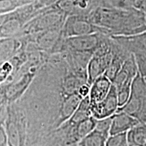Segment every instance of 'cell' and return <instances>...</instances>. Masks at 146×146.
Here are the masks:
<instances>
[{
    "label": "cell",
    "instance_id": "obj_25",
    "mask_svg": "<svg viewBox=\"0 0 146 146\" xmlns=\"http://www.w3.org/2000/svg\"><path fill=\"white\" fill-rule=\"evenodd\" d=\"M109 4L118 8L129 9L133 8L135 0H106Z\"/></svg>",
    "mask_w": 146,
    "mask_h": 146
},
{
    "label": "cell",
    "instance_id": "obj_1",
    "mask_svg": "<svg viewBox=\"0 0 146 146\" xmlns=\"http://www.w3.org/2000/svg\"><path fill=\"white\" fill-rule=\"evenodd\" d=\"M145 16L146 14L135 8H118L104 0L87 18L106 30L109 36H131L145 31Z\"/></svg>",
    "mask_w": 146,
    "mask_h": 146
},
{
    "label": "cell",
    "instance_id": "obj_16",
    "mask_svg": "<svg viewBox=\"0 0 146 146\" xmlns=\"http://www.w3.org/2000/svg\"><path fill=\"white\" fill-rule=\"evenodd\" d=\"M90 116H91V102L89 96H87L82 99L81 103L79 104L77 109L76 110L72 116L61 126L72 127Z\"/></svg>",
    "mask_w": 146,
    "mask_h": 146
},
{
    "label": "cell",
    "instance_id": "obj_14",
    "mask_svg": "<svg viewBox=\"0 0 146 146\" xmlns=\"http://www.w3.org/2000/svg\"><path fill=\"white\" fill-rule=\"evenodd\" d=\"M140 123L138 120L123 111H117L112 115L110 135L127 133Z\"/></svg>",
    "mask_w": 146,
    "mask_h": 146
},
{
    "label": "cell",
    "instance_id": "obj_9",
    "mask_svg": "<svg viewBox=\"0 0 146 146\" xmlns=\"http://www.w3.org/2000/svg\"><path fill=\"white\" fill-rule=\"evenodd\" d=\"M118 109L117 90L113 84L104 99L98 103L91 104V116L97 120L112 116L117 112Z\"/></svg>",
    "mask_w": 146,
    "mask_h": 146
},
{
    "label": "cell",
    "instance_id": "obj_17",
    "mask_svg": "<svg viewBox=\"0 0 146 146\" xmlns=\"http://www.w3.org/2000/svg\"><path fill=\"white\" fill-rule=\"evenodd\" d=\"M128 146H146V123H139L127 133Z\"/></svg>",
    "mask_w": 146,
    "mask_h": 146
},
{
    "label": "cell",
    "instance_id": "obj_19",
    "mask_svg": "<svg viewBox=\"0 0 146 146\" xmlns=\"http://www.w3.org/2000/svg\"><path fill=\"white\" fill-rule=\"evenodd\" d=\"M36 0H0V15L14 12L21 7L30 4Z\"/></svg>",
    "mask_w": 146,
    "mask_h": 146
},
{
    "label": "cell",
    "instance_id": "obj_15",
    "mask_svg": "<svg viewBox=\"0 0 146 146\" xmlns=\"http://www.w3.org/2000/svg\"><path fill=\"white\" fill-rule=\"evenodd\" d=\"M112 83L104 74L100 76L91 84L89 96L91 104L98 103L108 94Z\"/></svg>",
    "mask_w": 146,
    "mask_h": 146
},
{
    "label": "cell",
    "instance_id": "obj_24",
    "mask_svg": "<svg viewBox=\"0 0 146 146\" xmlns=\"http://www.w3.org/2000/svg\"><path fill=\"white\" fill-rule=\"evenodd\" d=\"M112 116L102 118V119H96V125L95 129L104 133V134L110 135V130L111 125H112Z\"/></svg>",
    "mask_w": 146,
    "mask_h": 146
},
{
    "label": "cell",
    "instance_id": "obj_4",
    "mask_svg": "<svg viewBox=\"0 0 146 146\" xmlns=\"http://www.w3.org/2000/svg\"><path fill=\"white\" fill-rule=\"evenodd\" d=\"M117 111H123L135 118L140 123H146V84L145 78L139 73L133 81L129 100Z\"/></svg>",
    "mask_w": 146,
    "mask_h": 146
},
{
    "label": "cell",
    "instance_id": "obj_18",
    "mask_svg": "<svg viewBox=\"0 0 146 146\" xmlns=\"http://www.w3.org/2000/svg\"><path fill=\"white\" fill-rule=\"evenodd\" d=\"M109 136L94 129L82 139L76 146H105Z\"/></svg>",
    "mask_w": 146,
    "mask_h": 146
},
{
    "label": "cell",
    "instance_id": "obj_10",
    "mask_svg": "<svg viewBox=\"0 0 146 146\" xmlns=\"http://www.w3.org/2000/svg\"><path fill=\"white\" fill-rule=\"evenodd\" d=\"M27 43L28 40L25 36L0 38V65L25 50Z\"/></svg>",
    "mask_w": 146,
    "mask_h": 146
},
{
    "label": "cell",
    "instance_id": "obj_8",
    "mask_svg": "<svg viewBox=\"0 0 146 146\" xmlns=\"http://www.w3.org/2000/svg\"><path fill=\"white\" fill-rule=\"evenodd\" d=\"M104 0H57L52 4L67 16H87Z\"/></svg>",
    "mask_w": 146,
    "mask_h": 146
},
{
    "label": "cell",
    "instance_id": "obj_5",
    "mask_svg": "<svg viewBox=\"0 0 146 146\" xmlns=\"http://www.w3.org/2000/svg\"><path fill=\"white\" fill-rule=\"evenodd\" d=\"M41 65L42 64L27 60L26 64L22 67L25 72L17 73L16 75H19V77H14L12 81L5 84L8 104L14 103L23 96L32 83Z\"/></svg>",
    "mask_w": 146,
    "mask_h": 146
},
{
    "label": "cell",
    "instance_id": "obj_3",
    "mask_svg": "<svg viewBox=\"0 0 146 146\" xmlns=\"http://www.w3.org/2000/svg\"><path fill=\"white\" fill-rule=\"evenodd\" d=\"M14 103L7 104L4 122L8 146H27V123L25 115L16 108Z\"/></svg>",
    "mask_w": 146,
    "mask_h": 146
},
{
    "label": "cell",
    "instance_id": "obj_23",
    "mask_svg": "<svg viewBox=\"0 0 146 146\" xmlns=\"http://www.w3.org/2000/svg\"><path fill=\"white\" fill-rule=\"evenodd\" d=\"M134 55L138 73L143 78H146V53H137Z\"/></svg>",
    "mask_w": 146,
    "mask_h": 146
},
{
    "label": "cell",
    "instance_id": "obj_22",
    "mask_svg": "<svg viewBox=\"0 0 146 146\" xmlns=\"http://www.w3.org/2000/svg\"><path fill=\"white\" fill-rule=\"evenodd\" d=\"M127 133L110 135L107 139L105 146H128Z\"/></svg>",
    "mask_w": 146,
    "mask_h": 146
},
{
    "label": "cell",
    "instance_id": "obj_34",
    "mask_svg": "<svg viewBox=\"0 0 146 146\" xmlns=\"http://www.w3.org/2000/svg\"><path fill=\"white\" fill-rule=\"evenodd\" d=\"M0 22H1V21H0Z\"/></svg>",
    "mask_w": 146,
    "mask_h": 146
},
{
    "label": "cell",
    "instance_id": "obj_7",
    "mask_svg": "<svg viewBox=\"0 0 146 146\" xmlns=\"http://www.w3.org/2000/svg\"><path fill=\"white\" fill-rule=\"evenodd\" d=\"M107 35L96 33L72 36L64 39L62 52H86L94 54L104 40Z\"/></svg>",
    "mask_w": 146,
    "mask_h": 146
},
{
    "label": "cell",
    "instance_id": "obj_27",
    "mask_svg": "<svg viewBox=\"0 0 146 146\" xmlns=\"http://www.w3.org/2000/svg\"><path fill=\"white\" fill-rule=\"evenodd\" d=\"M8 104L6 94H5V83L0 85V108Z\"/></svg>",
    "mask_w": 146,
    "mask_h": 146
},
{
    "label": "cell",
    "instance_id": "obj_20",
    "mask_svg": "<svg viewBox=\"0 0 146 146\" xmlns=\"http://www.w3.org/2000/svg\"><path fill=\"white\" fill-rule=\"evenodd\" d=\"M132 83L126 84V85L120 87L119 89H116L117 90L118 108L123 107L127 104L128 100H129L131 92V85H132Z\"/></svg>",
    "mask_w": 146,
    "mask_h": 146
},
{
    "label": "cell",
    "instance_id": "obj_21",
    "mask_svg": "<svg viewBox=\"0 0 146 146\" xmlns=\"http://www.w3.org/2000/svg\"><path fill=\"white\" fill-rule=\"evenodd\" d=\"M14 70V66L10 60L0 65V85L4 84L6 81L9 82Z\"/></svg>",
    "mask_w": 146,
    "mask_h": 146
},
{
    "label": "cell",
    "instance_id": "obj_12",
    "mask_svg": "<svg viewBox=\"0 0 146 146\" xmlns=\"http://www.w3.org/2000/svg\"><path fill=\"white\" fill-rule=\"evenodd\" d=\"M131 54L146 53V31L131 36H110Z\"/></svg>",
    "mask_w": 146,
    "mask_h": 146
},
{
    "label": "cell",
    "instance_id": "obj_32",
    "mask_svg": "<svg viewBox=\"0 0 146 146\" xmlns=\"http://www.w3.org/2000/svg\"><path fill=\"white\" fill-rule=\"evenodd\" d=\"M145 23H146V16H145Z\"/></svg>",
    "mask_w": 146,
    "mask_h": 146
},
{
    "label": "cell",
    "instance_id": "obj_6",
    "mask_svg": "<svg viewBox=\"0 0 146 146\" xmlns=\"http://www.w3.org/2000/svg\"><path fill=\"white\" fill-rule=\"evenodd\" d=\"M96 33L108 35L106 30L93 24L84 16H67L62 29V35L64 39Z\"/></svg>",
    "mask_w": 146,
    "mask_h": 146
},
{
    "label": "cell",
    "instance_id": "obj_33",
    "mask_svg": "<svg viewBox=\"0 0 146 146\" xmlns=\"http://www.w3.org/2000/svg\"><path fill=\"white\" fill-rule=\"evenodd\" d=\"M72 146H76V145H72Z\"/></svg>",
    "mask_w": 146,
    "mask_h": 146
},
{
    "label": "cell",
    "instance_id": "obj_29",
    "mask_svg": "<svg viewBox=\"0 0 146 146\" xmlns=\"http://www.w3.org/2000/svg\"><path fill=\"white\" fill-rule=\"evenodd\" d=\"M7 104L0 108V125H4V122L7 115Z\"/></svg>",
    "mask_w": 146,
    "mask_h": 146
},
{
    "label": "cell",
    "instance_id": "obj_13",
    "mask_svg": "<svg viewBox=\"0 0 146 146\" xmlns=\"http://www.w3.org/2000/svg\"><path fill=\"white\" fill-rule=\"evenodd\" d=\"M137 73V67L134 55L131 54L130 56L124 62L120 71L112 81V84L116 89H119L126 84L132 83Z\"/></svg>",
    "mask_w": 146,
    "mask_h": 146
},
{
    "label": "cell",
    "instance_id": "obj_26",
    "mask_svg": "<svg viewBox=\"0 0 146 146\" xmlns=\"http://www.w3.org/2000/svg\"><path fill=\"white\" fill-rule=\"evenodd\" d=\"M90 89H91V85H89L88 83L83 84L82 85L81 87L78 91V94L81 96L82 98H84L85 97L89 96V92H90Z\"/></svg>",
    "mask_w": 146,
    "mask_h": 146
},
{
    "label": "cell",
    "instance_id": "obj_11",
    "mask_svg": "<svg viewBox=\"0 0 146 146\" xmlns=\"http://www.w3.org/2000/svg\"><path fill=\"white\" fill-rule=\"evenodd\" d=\"M82 99L83 98L78 93L61 98L59 110H58V119L55 129H58L72 116L76 110L77 109L79 104L81 103Z\"/></svg>",
    "mask_w": 146,
    "mask_h": 146
},
{
    "label": "cell",
    "instance_id": "obj_30",
    "mask_svg": "<svg viewBox=\"0 0 146 146\" xmlns=\"http://www.w3.org/2000/svg\"><path fill=\"white\" fill-rule=\"evenodd\" d=\"M2 18H3V15H0V21L2 20Z\"/></svg>",
    "mask_w": 146,
    "mask_h": 146
},
{
    "label": "cell",
    "instance_id": "obj_31",
    "mask_svg": "<svg viewBox=\"0 0 146 146\" xmlns=\"http://www.w3.org/2000/svg\"><path fill=\"white\" fill-rule=\"evenodd\" d=\"M145 84H146V78H145Z\"/></svg>",
    "mask_w": 146,
    "mask_h": 146
},
{
    "label": "cell",
    "instance_id": "obj_2",
    "mask_svg": "<svg viewBox=\"0 0 146 146\" xmlns=\"http://www.w3.org/2000/svg\"><path fill=\"white\" fill-rule=\"evenodd\" d=\"M66 17L52 5H48L25 25L20 36H31L51 29H62Z\"/></svg>",
    "mask_w": 146,
    "mask_h": 146
},
{
    "label": "cell",
    "instance_id": "obj_28",
    "mask_svg": "<svg viewBox=\"0 0 146 146\" xmlns=\"http://www.w3.org/2000/svg\"><path fill=\"white\" fill-rule=\"evenodd\" d=\"M133 8L146 14V0H135Z\"/></svg>",
    "mask_w": 146,
    "mask_h": 146
}]
</instances>
